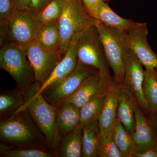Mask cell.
<instances>
[{
	"label": "cell",
	"mask_w": 157,
	"mask_h": 157,
	"mask_svg": "<svg viewBox=\"0 0 157 157\" xmlns=\"http://www.w3.org/2000/svg\"><path fill=\"white\" fill-rule=\"evenodd\" d=\"M0 140L15 148L53 152L46 137L32 120L27 108L1 120Z\"/></svg>",
	"instance_id": "6da1fadb"
},
{
	"label": "cell",
	"mask_w": 157,
	"mask_h": 157,
	"mask_svg": "<svg viewBox=\"0 0 157 157\" xmlns=\"http://www.w3.org/2000/svg\"><path fill=\"white\" fill-rule=\"evenodd\" d=\"M40 86L41 84L36 81L29 87L21 90L25 103L17 112L27 108L32 120L46 137L57 156V150L61 140L57 127V107L49 104L42 94H37Z\"/></svg>",
	"instance_id": "7a4b0ae2"
},
{
	"label": "cell",
	"mask_w": 157,
	"mask_h": 157,
	"mask_svg": "<svg viewBox=\"0 0 157 157\" xmlns=\"http://www.w3.org/2000/svg\"><path fill=\"white\" fill-rule=\"evenodd\" d=\"M0 68L13 77L19 90L25 89L36 82L25 46L19 43L10 42L2 45L0 50Z\"/></svg>",
	"instance_id": "3957f363"
},
{
	"label": "cell",
	"mask_w": 157,
	"mask_h": 157,
	"mask_svg": "<svg viewBox=\"0 0 157 157\" xmlns=\"http://www.w3.org/2000/svg\"><path fill=\"white\" fill-rule=\"evenodd\" d=\"M96 21L82 0H63V11L58 20L62 53L65 54L73 38L95 24Z\"/></svg>",
	"instance_id": "277c9868"
},
{
	"label": "cell",
	"mask_w": 157,
	"mask_h": 157,
	"mask_svg": "<svg viewBox=\"0 0 157 157\" xmlns=\"http://www.w3.org/2000/svg\"><path fill=\"white\" fill-rule=\"evenodd\" d=\"M95 25L100 34L109 67L113 71V79L122 84L124 77V56L128 48L125 32L106 25L97 19Z\"/></svg>",
	"instance_id": "5b68a950"
},
{
	"label": "cell",
	"mask_w": 157,
	"mask_h": 157,
	"mask_svg": "<svg viewBox=\"0 0 157 157\" xmlns=\"http://www.w3.org/2000/svg\"><path fill=\"white\" fill-rule=\"evenodd\" d=\"M42 24L32 10L16 9L5 24L1 25V39L6 38L10 42L24 46L36 39Z\"/></svg>",
	"instance_id": "8992f818"
},
{
	"label": "cell",
	"mask_w": 157,
	"mask_h": 157,
	"mask_svg": "<svg viewBox=\"0 0 157 157\" xmlns=\"http://www.w3.org/2000/svg\"><path fill=\"white\" fill-rule=\"evenodd\" d=\"M76 48L78 61L98 69L101 73H109V63L95 23L80 34L76 41Z\"/></svg>",
	"instance_id": "52a82bcc"
},
{
	"label": "cell",
	"mask_w": 157,
	"mask_h": 157,
	"mask_svg": "<svg viewBox=\"0 0 157 157\" xmlns=\"http://www.w3.org/2000/svg\"><path fill=\"white\" fill-rule=\"evenodd\" d=\"M98 70L78 60L76 68L72 73L45 88L40 94L49 104L57 107L72 95L86 78Z\"/></svg>",
	"instance_id": "ba28073f"
},
{
	"label": "cell",
	"mask_w": 157,
	"mask_h": 157,
	"mask_svg": "<svg viewBox=\"0 0 157 157\" xmlns=\"http://www.w3.org/2000/svg\"><path fill=\"white\" fill-rule=\"evenodd\" d=\"M25 46L28 58L34 71L36 81L41 85L50 76L64 54L44 48L36 39Z\"/></svg>",
	"instance_id": "9c48e42d"
},
{
	"label": "cell",
	"mask_w": 157,
	"mask_h": 157,
	"mask_svg": "<svg viewBox=\"0 0 157 157\" xmlns=\"http://www.w3.org/2000/svg\"><path fill=\"white\" fill-rule=\"evenodd\" d=\"M125 32L128 48L133 52L145 69L157 68V55L147 41L148 32L146 23L136 22Z\"/></svg>",
	"instance_id": "30bf717a"
},
{
	"label": "cell",
	"mask_w": 157,
	"mask_h": 157,
	"mask_svg": "<svg viewBox=\"0 0 157 157\" xmlns=\"http://www.w3.org/2000/svg\"><path fill=\"white\" fill-rule=\"evenodd\" d=\"M142 66L135 54L127 48L124 59L123 83L131 88L142 111L145 115H147L149 113L148 107L143 91L145 70Z\"/></svg>",
	"instance_id": "8fae6325"
},
{
	"label": "cell",
	"mask_w": 157,
	"mask_h": 157,
	"mask_svg": "<svg viewBox=\"0 0 157 157\" xmlns=\"http://www.w3.org/2000/svg\"><path fill=\"white\" fill-rule=\"evenodd\" d=\"M134 110L135 128L132 136L137 145L138 151L157 147V136L136 98L134 101Z\"/></svg>",
	"instance_id": "7c38bea8"
},
{
	"label": "cell",
	"mask_w": 157,
	"mask_h": 157,
	"mask_svg": "<svg viewBox=\"0 0 157 157\" xmlns=\"http://www.w3.org/2000/svg\"><path fill=\"white\" fill-rule=\"evenodd\" d=\"M111 77L109 73H103L98 70L86 78L76 91L66 101L73 103L80 109L95 95Z\"/></svg>",
	"instance_id": "4fadbf2b"
},
{
	"label": "cell",
	"mask_w": 157,
	"mask_h": 157,
	"mask_svg": "<svg viewBox=\"0 0 157 157\" xmlns=\"http://www.w3.org/2000/svg\"><path fill=\"white\" fill-rule=\"evenodd\" d=\"M80 35V34L73 38L63 57L57 65L49 77L41 85L39 91L36 92L37 94H40L45 88L67 77L75 69L78 60L76 43Z\"/></svg>",
	"instance_id": "5bb4252c"
},
{
	"label": "cell",
	"mask_w": 157,
	"mask_h": 157,
	"mask_svg": "<svg viewBox=\"0 0 157 157\" xmlns=\"http://www.w3.org/2000/svg\"><path fill=\"white\" fill-rule=\"evenodd\" d=\"M113 82V77L111 76L95 95L80 108L79 125L82 128L86 124L97 120H98L108 93L112 87Z\"/></svg>",
	"instance_id": "9a60e30c"
},
{
	"label": "cell",
	"mask_w": 157,
	"mask_h": 157,
	"mask_svg": "<svg viewBox=\"0 0 157 157\" xmlns=\"http://www.w3.org/2000/svg\"><path fill=\"white\" fill-rule=\"evenodd\" d=\"M121 86V84L113 79L112 87L108 93L104 107L98 118L99 134H104L110 131L117 120Z\"/></svg>",
	"instance_id": "2e32d148"
},
{
	"label": "cell",
	"mask_w": 157,
	"mask_h": 157,
	"mask_svg": "<svg viewBox=\"0 0 157 157\" xmlns=\"http://www.w3.org/2000/svg\"><path fill=\"white\" fill-rule=\"evenodd\" d=\"M57 107V127L62 139L79 125L80 109L75 104L67 101H64Z\"/></svg>",
	"instance_id": "e0dca14e"
},
{
	"label": "cell",
	"mask_w": 157,
	"mask_h": 157,
	"mask_svg": "<svg viewBox=\"0 0 157 157\" xmlns=\"http://www.w3.org/2000/svg\"><path fill=\"white\" fill-rule=\"evenodd\" d=\"M135 98L133 92L127 85L121 84L117 119L132 135L135 132V118L134 103Z\"/></svg>",
	"instance_id": "ac0fdd59"
},
{
	"label": "cell",
	"mask_w": 157,
	"mask_h": 157,
	"mask_svg": "<svg viewBox=\"0 0 157 157\" xmlns=\"http://www.w3.org/2000/svg\"><path fill=\"white\" fill-rule=\"evenodd\" d=\"M82 149V128L79 125L62 138L57 150V157H81Z\"/></svg>",
	"instance_id": "d6986e66"
},
{
	"label": "cell",
	"mask_w": 157,
	"mask_h": 157,
	"mask_svg": "<svg viewBox=\"0 0 157 157\" xmlns=\"http://www.w3.org/2000/svg\"><path fill=\"white\" fill-rule=\"evenodd\" d=\"M95 18L106 25L122 31L128 30L136 22L133 20L126 19L119 16L113 11L108 3L106 2L100 4Z\"/></svg>",
	"instance_id": "ffe728a7"
},
{
	"label": "cell",
	"mask_w": 157,
	"mask_h": 157,
	"mask_svg": "<svg viewBox=\"0 0 157 157\" xmlns=\"http://www.w3.org/2000/svg\"><path fill=\"white\" fill-rule=\"evenodd\" d=\"M113 140L123 157H135L138 149L132 134L117 119L112 128Z\"/></svg>",
	"instance_id": "44dd1931"
},
{
	"label": "cell",
	"mask_w": 157,
	"mask_h": 157,
	"mask_svg": "<svg viewBox=\"0 0 157 157\" xmlns=\"http://www.w3.org/2000/svg\"><path fill=\"white\" fill-rule=\"evenodd\" d=\"M25 103L21 90L19 89L1 90L0 118L4 119L17 112Z\"/></svg>",
	"instance_id": "7402d4cb"
},
{
	"label": "cell",
	"mask_w": 157,
	"mask_h": 157,
	"mask_svg": "<svg viewBox=\"0 0 157 157\" xmlns=\"http://www.w3.org/2000/svg\"><path fill=\"white\" fill-rule=\"evenodd\" d=\"M99 132L98 120L86 124L82 127V157H99L98 143Z\"/></svg>",
	"instance_id": "603a6c76"
},
{
	"label": "cell",
	"mask_w": 157,
	"mask_h": 157,
	"mask_svg": "<svg viewBox=\"0 0 157 157\" xmlns=\"http://www.w3.org/2000/svg\"><path fill=\"white\" fill-rule=\"evenodd\" d=\"M36 39L48 50L61 52V39L58 21L42 24Z\"/></svg>",
	"instance_id": "cb8c5ba5"
},
{
	"label": "cell",
	"mask_w": 157,
	"mask_h": 157,
	"mask_svg": "<svg viewBox=\"0 0 157 157\" xmlns=\"http://www.w3.org/2000/svg\"><path fill=\"white\" fill-rule=\"evenodd\" d=\"M143 91L148 106V114H152L157 110V80L155 69H145Z\"/></svg>",
	"instance_id": "d4e9b609"
},
{
	"label": "cell",
	"mask_w": 157,
	"mask_h": 157,
	"mask_svg": "<svg viewBox=\"0 0 157 157\" xmlns=\"http://www.w3.org/2000/svg\"><path fill=\"white\" fill-rule=\"evenodd\" d=\"M98 151L100 157H123L113 140L112 129L99 134Z\"/></svg>",
	"instance_id": "484cf974"
},
{
	"label": "cell",
	"mask_w": 157,
	"mask_h": 157,
	"mask_svg": "<svg viewBox=\"0 0 157 157\" xmlns=\"http://www.w3.org/2000/svg\"><path fill=\"white\" fill-rule=\"evenodd\" d=\"M63 0H51L41 11L37 13V17L42 24L58 22L61 15Z\"/></svg>",
	"instance_id": "4316f807"
},
{
	"label": "cell",
	"mask_w": 157,
	"mask_h": 157,
	"mask_svg": "<svg viewBox=\"0 0 157 157\" xmlns=\"http://www.w3.org/2000/svg\"><path fill=\"white\" fill-rule=\"evenodd\" d=\"M1 157H56L53 152L35 148H15L0 155Z\"/></svg>",
	"instance_id": "83f0119b"
},
{
	"label": "cell",
	"mask_w": 157,
	"mask_h": 157,
	"mask_svg": "<svg viewBox=\"0 0 157 157\" xmlns=\"http://www.w3.org/2000/svg\"><path fill=\"white\" fill-rule=\"evenodd\" d=\"M13 0H0V23L5 24L11 18L15 11Z\"/></svg>",
	"instance_id": "f1b7e54d"
},
{
	"label": "cell",
	"mask_w": 157,
	"mask_h": 157,
	"mask_svg": "<svg viewBox=\"0 0 157 157\" xmlns=\"http://www.w3.org/2000/svg\"><path fill=\"white\" fill-rule=\"evenodd\" d=\"M111 0H82L86 9L94 18L95 17L97 9L100 4L102 2L108 3Z\"/></svg>",
	"instance_id": "f546056e"
},
{
	"label": "cell",
	"mask_w": 157,
	"mask_h": 157,
	"mask_svg": "<svg viewBox=\"0 0 157 157\" xmlns=\"http://www.w3.org/2000/svg\"><path fill=\"white\" fill-rule=\"evenodd\" d=\"M51 0H31V9L38 13L44 9Z\"/></svg>",
	"instance_id": "4dcf8cb0"
},
{
	"label": "cell",
	"mask_w": 157,
	"mask_h": 157,
	"mask_svg": "<svg viewBox=\"0 0 157 157\" xmlns=\"http://www.w3.org/2000/svg\"><path fill=\"white\" fill-rule=\"evenodd\" d=\"M135 157H157V147L139 151Z\"/></svg>",
	"instance_id": "1f68e13d"
},
{
	"label": "cell",
	"mask_w": 157,
	"mask_h": 157,
	"mask_svg": "<svg viewBox=\"0 0 157 157\" xmlns=\"http://www.w3.org/2000/svg\"><path fill=\"white\" fill-rule=\"evenodd\" d=\"M16 9L30 10L31 0H13Z\"/></svg>",
	"instance_id": "d6a6232c"
},
{
	"label": "cell",
	"mask_w": 157,
	"mask_h": 157,
	"mask_svg": "<svg viewBox=\"0 0 157 157\" xmlns=\"http://www.w3.org/2000/svg\"><path fill=\"white\" fill-rule=\"evenodd\" d=\"M147 120L153 131L157 137V110L152 114H147Z\"/></svg>",
	"instance_id": "836d02e7"
},
{
	"label": "cell",
	"mask_w": 157,
	"mask_h": 157,
	"mask_svg": "<svg viewBox=\"0 0 157 157\" xmlns=\"http://www.w3.org/2000/svg\"><path fill=\"white\" fill-rule=\"evenodd\" d=\"M14 148H15V147L12 145L4 142H0V155Z\"/></svg>",
	"instance_id": "e575fe53"
},
{
	"label": "cell",
	"mask_w": 157,
	"mask_h": 157,
	"mask_svg": "<svg viewBox=\"0 0 157 157\" xmlns=\"http://www.w3.org/2000/svg\"><path fill=\"white\" fill-rule=\"evenodd\" d=\"M155 69V75H156V77L157 80V68L156 69Z\"/></svg>",
	"instance_id": "d590c367"
}]
</instances>
